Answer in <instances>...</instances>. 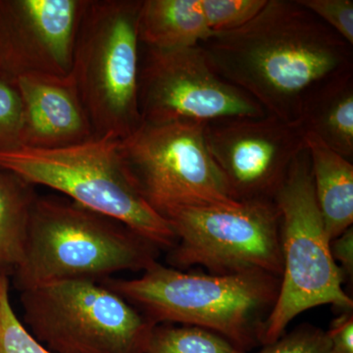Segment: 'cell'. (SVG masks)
Wrapping results in <instances>:
<instances>
[{
    "instance_id": "cell-1",
    "label": "cell",
    "mask_w": 353,
    "mask_h": 353,
    "mask_svg": "<svg viewBox=\"0 0 353 353\" xmlns=\"http://www.w3.org/2000/svg\"><path fill=\"white\" fill-rule=\"evenodd\" d=\"M201 46L221 78L290 122L316 88L353 70L352 46L296 0H268L248 24Z\"/></svg>"
},
{
    "instance_id": "cell-2",
    "label": "cell",
    "mask_w": 353,
    "mask_h": 353,
    "mask_svg": "<svg viewBox=\"0 0 353 353\" xmlns=\"http://www.w3.org/2000/svg\"><path fill=\"white\" fill-rule=\"evenodd\" d=\"M101 283L155 325L209 330L248 353L262 345L265 323L277 301L281 278L261 272L232 275L185 272L157 261L139 278L105 279Z\"/></svg>"
},
{
    "instance_id": "cell-3",
    "label": "cell",
    "mask_w": 353,
    "mask_h": 353,
    "mask_svg": "<svg viewBox=\"0 0 353 353\" xmlns=\"http://www.w3.org/2000/svg\"><path fill=\"white\" fill-rule=\"evenodd\" d=\"M158 248L129 228L69 199L37 196L24 257L16 269L20 290L70 280L108 279L145 271Z\"/></svg>"
},
{
    "instance_id": "cell-4",
    "label": "cell",
    "mask_w": 353,
    "mask_h": 353,
    "mask_svg": "<svg viewBox=\"0 0 353 353\" xmlns=\"http://www.w3.org/2000/svg\"><path fill=\"white\" fill-rule=\"evenodd\" d=\"M0 170L29 185L50 188L122 223L158 250L169 252L175 245L168 221L145 201L132 182L118 139L104 137L54 150H6L0 152Z\"/></svg>"
},
{
    "instance_id": "cell-5",
    "label": "cell",
    "mask_w": 353,
    "mask_h": 353,
    "mask_svg": "<svg viewBox=\"0 0 353 353\" xmlns=\"http://www.w3.org/2000/svg\"><path fill=\"white\" fill-rule=\"evenodd\" d=\"M141 0H87L72 76L94 138H128L143 124L139 105Z\"/></svg>"
},
{
    "instance_id": "cell-6",
    "label": "cell",
    "mask_w": 353,
    "mask_h": 353,
    "mask_svg": "<svg viewBox=\"0 0 353 353\" xmlns=\"http://www.w3.org/2000/svg\"><path fill=\"white\" fill-rule=\"evenodd\" d=\"M273 201L280 216L283 274L262 345L281 338L290 323L308 309L330 304L341 312L353 310L352 296L343 287L345 276L330 250L306 148L292 162Z\"/></svg>"
},
{
    "instance_id": "cell-7",
    "label": "cell",
    "mask_w": 353,
    "mask_h": 353,
    "mask_svg": "<svg viewBox=\"0 0 353 353\" xmlns=\"http://www.w3.org/2000/svg\"><path fill=\"white\" fill-rule=\"evenodd\" d=\"M176 236L167 262L214 275L261 272L282 277L280 216L273 201L213 202L164 213Z\"/></svg>"
},
{
    "instance_id": "cell-8",
    "label": "cell",
    "mask_w": 353,
    "mask_h": 353,
    "mask_svg": "<svg viewBox=\"0 0 353 353\" xmlns=\"http://www.w3.org/2000/svg\"><path fill=\"white\" fill-rule=\"evenodd\" d=\"M24 320L54 353H145L157 325L119 294L92 280L23 290Z\"/></svg>"
},
{
    "instance_id": "cell-9",
    "label": "cell",
    "mask_w": 353,
    "mask_h": 353,
    "mask_svg": "<svg viewBox=\"0 0 353 353\" xmlns=\"http://www.w3.org/2000/svg\"><path fill=\"white\" fill-rule=\"evenodd\" d=\"M206 125L143 123L119 141L128 173L160 215L178 206L232 201L206 145Z\"/></svg>"
},
{
    "instance_id": "cell-10",
    "label": "cell",
    "mask_w": 353,
    "mask_h": 353,
    "mask_svg": "<svg viewBox=\"0 0 353 353\" xmlns=\"http://www.w3.org/2000/svg\"><path fill=\"white\" fill-rule=\"evenodd\" d=\"M139 105L143 123L150 124L209 125L267 114L216 73L201 46L175 50L141 46Z\"/></svg>"
},
{
    "instance_id": "cell-11",
    "label": "cell",
    "mask_w": 353,
    "mask_h": 353,
    "mask_svg": "<svg viewBox=\"0 0 353 353\" xmlns=\"http://www.w3.org/2000/svg\"><path fill=\"white\" fill-rule=\"evenodd\" d=\"M206 145L236 201H273L292 162L305 150L296 122L262 117L206 125Z\"/></svg>"
},
{
    "instance_id": "cell-12",
    "label": "cell",
    "mask_w": 353,
    "mask_h": 353,
    "mask_svg": "<svg viewBox=\"0 0 353 353\" xmlns=\"http://www.w3.org/2000/svg\"><path fill=\"white\" fill-rule=\"evenodd\" d=\"M87 0H0V76L71 75Z\"/></svg>"
},
{
    "instance_id": "cell-13",
    "label": "cell",
    "mask_w": 353,
    "mask_h": 353,
    "mask_svg": "<svg viewBox=\"0 0 353 353\" xmlns=\"http://www.w3.org/2000/svg\"><path fill=\"white\" fill-rule=\"evenodd\" d=\"M22 101L20 148L54 150L94 138L73 76L25 75L14 81Z\"/></svg>"
},
{
    "instance_id": "cell-14",
    "label": "cell",
    "mask_w": 353,
    "mask_h": 353,
    "mask_svg": "<svg viewBox=\"0 0 353 353\" xmlns=\"http://www.w3.org/2000/svg\"><path fill=\"white\" fill-rule=\"evenodd\" d=\"M304 134L319 139L353 161V70L330 79L304 101L294 121Z\"/></svg>"
},
{
    "instance_id": "cell-15",
    "label": "cell",
    "mask_w": 353,
    "mask_h": 353,
    "mask_svg": "<svg viewBox=\"0 0 353 353\" xmlns=\"http://www.w3.org/2000/svg\"><path fill=\"white\" fill-rule=\"evenodd\" d=\"M316 201L330 241L353 224V163L319 139L304 134Z\"/></svg>"
},
{
    "instance_id": "cell-16",
    "label": "cell",
    "mask_w": 353,
    "mask_h": 353,
    "mask_svg": "<svg viewBox=\"0 0 353 353\" xmlns=\"http://www.w3.org/2000/svg\"><path fill=\"white\" fill-rule=\"evenodd\" d=\"M138 32L141 46L157 50L194 48L212 34L199 0H141Z\"/></svg>"
},
{
    "instance_id": "cell-17",
    "label": "cell",
    "mask_w": 353,
    "mask_h": 353,
    "mask_svg": "<svg viewBox=\"0 0 353 353\" xmlns=\"http://www.w3.org/2000/svg\"><path fill=\"white\" fill-rule=\"evenodd\" d=\"M36 199L32 185L12 174L0 173V275L22 263Z\"/></svg>"
},
{
    "instance_id": "cell-18",
    "label": "cell",
    "mask_w": 353,
    "mask_h": 353,
    "mask_svg": "<svg viewBox=\"0 0 353 353\" xmlns=\"http://www.w3.org/2000/svg\"><path fill=\"white\" fill-rule=\"evenodd\" d=\"M145 353H245L220 334L189 325L159 324Z\"/></svg>"
},
{
    "instance_id": "cell-19",
    "label": "cell",
    "mask_w": 353,
    "mask_h": 353,
    "mask_svg": "<svg viewBox=\"0 0 353 353\" xmlns=\"http://www.w3.org/2000/svg\"><path fill=\"white\" fill-rule=\"evenodd\" d=\"M0 353H54L30 333L14 312L6 275H0Z\"/></svg>"
},
{
    "instance_id": "cell-20",
    "label": "cell",
    "mask_w": 353,
    "mask_h": 353,
    "mask_svg": "<svg viewBox=\"0 0 353 353\" xmlns=\"http://www.w3.org/2000/svg\"><path fill=\"white\" fill-rule=\"evenodd\" d=\"M211 34L240 29L264 8L268 0H199Z\"/></svg>"
},
{
    "instance_id": "cell-21",
    "label": "cell",
    "mask_w": 353,
    "mask_h": 353,
    "mask_svg": "<svg viewBox=\"0 0 353 353\" xmlns=\"http://www.w3.org/2000/svg\"><path fill=\"white\" fill-rule=\"evenodd\" d=\"M23 108L14 81L0 76V152L21 146Z\"/></svg>"
},
{
    "instance_id": "cell-22",
    "label": "cell",
    "mask_w": 353,
    "mask_h": 353,
    "mask_svg": "<svg viewBox=\"0 0 353 353\" xmlns=\"http://www.w3.org/2000/svg\"><path fill=\"white\" fill-rule=\"evenodd\" d=\"M255 353H330L327 332L310 324L297 326Z\"/></svg>"
},
{
    "instance_id": "cell-23",
    "label": "cell",
    "mask_w": 353,
    "mask_h": 353,
    "mask_svg": "<svg viewBox=\"0 0 353 353\" xmlns=\"http://www.w3.org/2000/svg\"><path fill=\"white\" fill-rule=\"evenodd\" d=\"M299 6L321 20L341 38L353 46L352 0H296Z\"/></svg>"
},
{
    "instance_id": "cell-24",
    "label": "cell",
    "mask_w": 353,
    "mask_h": 353,
    "mask_svg": "<svg viewBox=\"0 0 353 353\" xmlns=\"http://www.w3.org/2000/svg\"><path fill=\"white\" fill-rule=\"evenodd\" d=\"M327 332L330 353H353V312H341Z\"/></svg>"
},
{
    "instance_id": "cell-25",
    "label": "cell",
    "mask_w": 353,
    "mask_h": 353,
    "mask_svg": "<svg viewBox=\"0 0 353 353\" xmlns=\"http://www.w3.org/2000/svg\"><path fill=\"white\" fill-rule=\"evenodd\" d=\"M332 256L340 267L345 281L352 282L353 279V227L334 239L330 245Z\"/></svg>"
}]
</instances>
